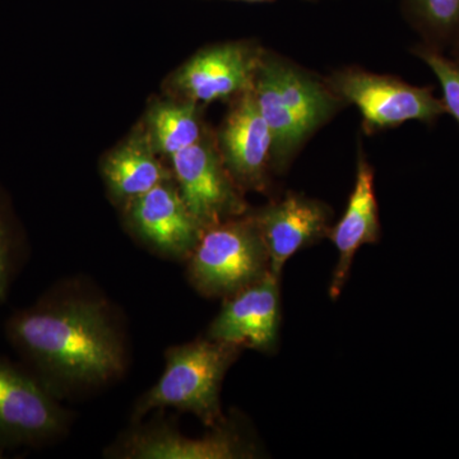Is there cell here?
I'll return each mask as SVG.
<instances>
[{"instance_id":"cell-1","label":"cell","mask_w":459,"mask_h":459,"mask_svg":"<svg viewBox=\"0 0 459 459\" xmlns=\"http://www.w3.org/2000/svg\"><path fill=\"white\" fill-rule=\"evenodd\" d=\"M9 341L42 376L101 385L124 370V349L99 301H42L8 320Z\"/></svg>"},{"instance_id":"cell-2","label":"cell","mask_w":459,"mask_h":459,"mask_svg":"<svg viewBox=\"0 0 459 459\" xmlns=\"http://www.w3.org/2000/svg\"><path fill=\"white\" fill-rule=\"evenodd\" d=\"M252 90L271 129L272 169L277 171H285L305 142L344 105L327 81L265 51Z\"/></svg>"},{"instance_id":"cell-3","label":"cell","mask_w":459,"mask_h":459,"mask_svg":"<svg viewBox=\"0 0 459 459\" xmlns=\"http://www.w3.org/2000/svg\"><path fill=\"white\" fill-rule=\"evenodd\" d=\"M243 349L212 338L172 347L166 353L164 374L138 401L133 415L141 419L151 410L174 407L195 413L208 427H216L223 420L220 386Z\"/></svg>"},{"instance_id":"cell-4","label":"cell","mask_w":459,"mask_h":459,"mask_svg":"<svg viewBox=\"0 0 459 459\" xmlns=\"http://www.w3.org/2000/svg\"><path fill=\"white\" fill-rule=\"evenodd\" d=\"M270 272V256L253 216L204 229L190 255L193 285L207 296H232Z\"/></svg>"},{"instance_id":"cell-5","label":"cell","mask_w":459,"mask_h":459,"mask_svg":"<svg viewBox=\"0 0 459 459\" xmlns=\"http://www.w3.org/2000/svg\"><path fill=\"white\" fill-rule=\"evenodd\" d=\"M327 83L343 104L355 105L367 131L395 128L406 122L433 124L446 108L433 87H419L392 75L371 74L364 69H341Z\"/></svg>"},{"instance_id":"cell-6","label":"cell","mask_w":459,"mask_h":459,"mask_svg":"<svg viewBox=\"0 0 459 459\" xmlns=\"http://www.w3.org/2000/svg\"><path fill=\"white\" fill-rule=\"evenodd\" d=\"M179 192L202 229L243 216L247 204L220 155L217 143L204 137L171 157Z\"/></svg>"},{"instance_id":"cell-7","label":"cell","mask_w":459,"mask_h":459,"mask_svg":"<svg viewBox=\"0 0 459 459\" xmlns=\"http://www.w3.org/2000/svg\"><path fill=\"white\" fill-rule=\"evenodd\" d=\"M216 143L238 188L258 192L268 188L273 140L252 89L238 96L223 120Z\"/></svg>"},{"instance_id":"cell-8","label":"cell","mask_w":459,"mask_h":459,"mask_svg":"<svg viewBox=\"0 0 459 459\" xmlns=\"http://www.w3.org/2000/svg\"><path fill=\"white\" fill-rule=\"evenodd\" d=\"M65 415L47 386L25 371L0 360V439L36 444L62 433Z\"/></svg>"},{"instance_id":"cell-9","label":"cell","mask_w":459,"mask_h":459,"mask_svg":"<svg viewBox=\"0 0 459 459\" xmlns=\"http://www.w3.org/2000/svg\"><path fill=\"white\" fill-rule=\"evenodd\" d=\"M263 50L247 42H229L199 51L174 75L186 100L208 104L238 98L252 89Z\"/></svg>"},{"instance_id":"cell-10","label":"cell","mask_w":459,"mask_h":459,"mask_svg":"<svg viewBox=\"0 0 459 459\" xmlns=\"http://www.w3.org/2000/svg\"><path fill=\"white\" fill-rule=\"evenodd\" d=\"M331 216L327 204L298 193H287L253 214L267 247L272 273L280 276L292 255L327 237Z\"/></svg>"},{"instance_id":"cell-11","label":"cell","mask_w":459,"mask_h":459,"mask_svg":"<svg viewBox=\"0 0 459 459\" xmlns=\"http://www.w3.org/2000/svg\"><path fill=\"white\" fill-rule=\"evenodd\" d=\"M280 327L279 276L263 279L230 296L213 320L208 338L268 352L276 347Z\"/></svg>"},{"instance_id":"cell-12","label":"cell","mask_w":459,"mask_h":459,"mask_svg":"<svg viewBox=\"0 0 459 459\" xmlns=\"http://www.w3.org/2000/svg\"><path fill=\"white\" fill-rule=\"evenodd\" d=\"M131 220L147 243L174 256H190L204 232L169 180L131 201Z\"/></svg>"},{"instance_id":"cell-13","label":"cell","mask_w":459,"mask_h":459,"mask_svg":"<svg viewBox=\"0 0 459 459\" xmlns=\"http://www.w3.org/2000/svg\"><path fill=\"white\" fill-rule=\"evenodd\" d=\"M380 223L376 189H374V170L360 150L355 186L346 211L336 226L329 229L327 237L338 250V263L332 277L329 295L337 299L342 292L349 279L350 270L358 250L367 244L379 240Z\"/></svg>"},{"instance_id":"cell-14","label":"cell","mask_w":459,"mask_h":459,"mask_svg":"<svg viewBox=\"0 0 459 459\" xmlns=\"http://www.w3.org/2000/svg\"><path fill=\"white\" fill-rule=\"evenodd\" d=\"M119 455L140 459H234L249 457L252 451L237 434L225 429L201 439H190L161 428L132 435Z\"/></svg>"},{"instance_id":"cell-15","label":"cell","mask_w":459,"mask_h":459,"mask_svg":"<svg viewBox=\"0 0 459 459\" xmlns=\"http://www.w3.org/2000/svg\"><path fill=\"white\" fill-rule=\"evenodd\" d=\"M147 135H134L105 160L102 172L115 197L131 202L169 180Z\"/></svg>"},{"instance_id":"cell-16","label":"cell","mask_w":459,"mask_h":459,"mask_svg":"<svg viewBox=\"0 0 459 459\" xmlns=\"http://www.w3.org/2000/svg\"><path fill=\"white\" fill-rule=\"evenodd\" d=\"M148 119L151 143L164 155L172 157L204 137L197 104L190 100L156 105Z\"/></svg>"},{"instance_id":"cell-17","label":"cell","mask_w":459,"mask_h":459,"mask_svg":"<svg viewBox=\"0 0 459 459\" xmlns=\"http://www.w3.org/2000/svg\"><path fill=\"white\" fill-rule=\"evenodd\" d=\"M411 22L424 42L443 50L459 32V0H406Z\"/></svg>"},{"instance_id":"cell-18","label":"cell","mask_w":459,"mask_h":459,"mask_svg":"<svg viewBox=\"0 0 459 459\" xmlns=\"http://www.w3.org/2000/svg\"><path fill=\"white\" fill-rule=\"evenodd\" d=\"M412 53L433 71L442 86L446 114L459 124V57L444 56L443 50L427 42L416 45Z\"/></svg>"},{"instance_id":"cell-19","label":"cell","mask_w":459,"mask_h":459,"mask_svg":"<svg viewBox=\"0 0 459 459\" xmlns=\"http://www.w3.org/2000/svg\"><path fill=\"white\" fill-rule=\"evenodd\" d=\"M13 238L11 228L2 208H0V301L7 295L9 276H11Z\"/></svg>"},{"instance_id":"cell-20","label":"cell","mask_w":459,"mask_h":459,"mask_svg":"<svg viewBox=\"0 0 459 459\" xmlns=\"http://www.w3.org/2000/svg\"><path fill=\"white\" fill-rule=\"evenodd\" d=\"M453 48V56L459 57V32L458 35L455 36V40L452 42Z\"/></svg>"},{"instance_id":"cell-21","label":"cell","mask_w":459,"mask_h":459,"mask_svg":"<svg viewBox=\"0 0 459 459\" xmlns=\"http://www.w3.org/2000/svg\"><path fill=\"white\" fill-rule=\"evenodd\" d=\"M5 446H5V444L3 443V440L0 439V458H2L3 455H4V448H5Z\"/></svg>"},{"instance_id":"cell-22","label":"cell","mask_w":459,"mask_h":459,"mask_svg":"<svg viewBox=\"0 0 459 459\" xmlns=\"http://www.w3.org/2000/svg\"><path fill=\"white\" fill-rule=\"evenodd\" d=\"M240 2L263 3V2H273V0H240ZM312 2H314V0H312Z\"/></svg>"}]
</instances>
